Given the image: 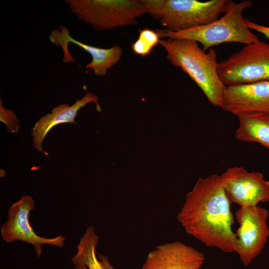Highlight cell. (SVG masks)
Returning <instances> with one entry per match:
<instances>
[{
	"label": "cell",
	"mask_w": 269,
	"mask_h": 269,
	"mask_svg": "<svg viewBox=\"0 0 269 269\" xmlns=\"http://www.w3.org/2000/svg\"><path fill=\"white\" fill-rule=\"evenodd\" d=\"M231 202L220 175L199 178L187 193L177 219L185 231L205 246L225 253H237L238 240L232 229Z\"/></svg>",
	"instance_id": "obj_1"
},
{
	"label": "cell",
	"mask_w": 269,
	"mask_h": 269,
	"mask_svg": "<svg viewBox=\"0 0 269 269\" xmlns=\"http://www.w3.org/2000/svg\"><path fill=\"white\" fill-rule=\"evenodd\" d=\"M159 44L166 52V57L196 83L214 106H222L226 88L218 74L219 63L216 51L205 52L196 41L184 38L162 39Z\"/></svg>",
	"instance_id": "obj_2"
},
{
	"label": "cell",
	"mask_w": 269,
	"mask_h": 269,
	"mask_svg": "<svg viewBox=\"0 0 269 269\" xmlns=\"http://www.w3.org/2000/svg\"><path fill=\"white\" fill-rule=\"evenodd\" d=\"M250 0L236 2L229 0L223 16L206 25L178 31L167 29H157L160 38L169 39L184 38L196 41L202 45L205 52L213 46L226 42H238L245 45L260 39L247 26L243 16L244 9L252 5Z\"/></svg>",
	"instance_id": "obj_3"
},
{
	"label": "cell",
	"mask_w": 269,
	"mask_h": 269,
	"mask_svg": "<svg viewBox=\"0 0 269 269\" xmlns=\"http://www.w3.org/2000/svg\"><path fill=\"white\" fill-rule=\"evenodd\" d=\"M146 12L166 29L178 31L206 25L219 18L229 0H141Z\"/></svg>",
	"instance_id": "obj_4"
},
{
	"label": "cell",
	"mask_w": 269,
	"mask_h": 269,
	"mask_svg": "<svg viewBox=\"0 0 269 269\" xmlns=\"http://www.w3.org/2000/svg\"><path fill=\"white\" fill-rule=\"evenodd\" d=\"M71 11L97 30L133 25L147 13L141 0H66Z\"/></svg>",
	"instance_id": "obj_5"
},
{
	"label": "cell",
	"mask_w": 269,
	"mask_h": 269,
	"mask_svg": "<svg viewBox=\"0 0 269 269\" xmlns=\"http://www.w3.org/2000/svg\"><path fill=\"white\" fill-rule=\"evenodd\" d=\"M218 74L226 86L269 82V44L245 45L219 63Z\"/></svg>",
	"instance_id": "obj_6"
},
{
	"label": "cell",
	"mask_w": 269,
	"mask_h": 269,
	"mask_svg": "<svg viewBox=\"0 0 269 269\" xmlns=\"http://www.w3.org/2000/svg\"><path fill=\"white\" fill-rule=\"evenodd\" d=\"M35 208L33 199L23 195L13 203L7 211L8 219L0 228L2 240L7 243L18 241L32 245L38 258L42 253L43 245H49L59 248L64 246L66 237L59 235L52 238H47L37 235L30 225L29 216Z\"/></svg>",
	"instance_id": "obj_7"
},
{
	"label": "cell",
	"mask_w": 269,
	"mask_h": 269,
	"mask_svg": "<svg viewBox=\"0 0 269 269\" xmlns=\"http://www.w3.org/2000/svg\"><path fill=\"white\" fill-rule=\"evenodd\" d=\"M268 211L260 206H242L235 216L240 226L236 233L242 264L248 266L262 252L269 236Z\"/></svg>",
	"instance_id": "obj_8"
},
{
	"label": "cell",
	"mask_w": 269,
	"mask_h": 269,
	"mask_svg": "<svg viewBox=\"0 0 269 269\" xmlns=\"http://www.w3.org/2000/svg\"><path fill=\"white\" fill-rule=\"evenodd\" d=\"M226 195L231 202L242 206H257L269 201V181L260 172L243 166L228 168L221 175Z\"/></svg>",
	"instance_id": "obj_9"
},
{
	"label": "cell",
	"mask_w": 269,
	"mask_h": 269,
	"mask_svg": "<svg viewBox=\"0 0 269 269\" xmlns=\"http://www.w3.org/2000/svg\"><path fill=\"white\" fill-rule=\"evenodd\" d=\"M221 108L237 116L269 113V82L227 86L223 93Z\"/></svg>",
	"instance_id": "obj_10"
},
{
	"label": "cell",
	"mask_w": 269,
	"mask_h": 269,
	"mask_svg": "<svg viewBox=\"0 0 269 269\" xmlns=\"http://www.w3.org/2000/svg\"><path fill=\"white\" fill-rule=\"evenodd\" d=\"M49 39L51 42L57 46H61L64 53L63 61L64 63L74 62L68 47L69 43L78 45L90 54L92 57L90 62L86 65V69L93 70L95 75L104 76L108 69L116 64L121 59L123 50L119 45H114L109 48H102L85 44L73 38L68 29L60 26L59 29L53 30Z\"/></svg>",
	"instance_id": "obj_11"
},
{
	"label": "cell",
	"mask_w": 269,
	"mask_h": 269,
	"mask_svg": "<svg viewBox=\"0 0 269 269\" xmlns=\"http://www.w3.org/2000/svg\"><path fill=\"white\" fill-rule=\"evenodd\" d=\"M204 255L179 241L158 245L147 255L141 269H200Z\"/></svg>",
	"instance_id": "obj_12"
},
{
	"label": "cell",
	"mask_w": 269,
	"mask_h": 269,
	"mask_svg": "<svg viewBox=\"0 0 269 269\" xmlns=\"http://www.w3.org/2000/svg\"><path fill=\"white\" fill-rule=\"evenodd\" d=\"M89 103H94L98 111L101 112L98 98L92 93H87L72 105L63 103L52 109L51 113L44 115L37 122L31 131L33 146L40 152L48 155L42 148V142L47 133L54 127L63 123L77 124L75 118L79 109Z\"/></svg>",
	"instance_id": "obj_13"
},
{
	"label": "cell",
	"mask_w": 269,
	"mask_h": 269,
	"mask_svg": "<svg viewBox=\"0 0 269 269\" xmlns=\"http://www.w3.org/2000/svg\"><path fill=\"white\" fill-rule=\"evenodd\" d=\"M239 125L235 137L240 141L257 142L269 149V113H255L237 116Z\"/></svg>",
	"instance_id": "obj_14"
},
{
	"label": "cell",
	"mask_w": 269,
	"mask_h": 269,
	"mask_svg": "<svg viewBox=\"0 0 269 269\" xmlns=\"http://www.w3.org/2000/svg\"><path fill=\"white\" fill-rule=\"evenodd\" d=\"M99 240L93 227H88L81 237L77 252L71 259L75 266L84 265L88 269H105L96 254Z\"/></svg>",
	"instance_id": "obj_15"
},
{
	"label": "cell",
	"mask_w": 269,
	"mask_h": 269,
	"mask_svg": "<svg viewBox=\"0 0 269 269\" xmlns=\"http://www.w3.org/2000/svg\"><path fill=\"white\" fill-rule=\"evenodd\" d=\"M160 36L157 30L143 28L139 30L137 39L131 45L133 52L145 57L149 55L153 48L159 44Z\"/></svg>",
	"instance_id": "obj_16"
},
{
	"label": "cell",
	"mask_w": 269,
	"mask_h": 269,
	"mask_svg": "<svg viewBox=\"0 0 269 269\" xmlns=\"http://www.w3.org/2000/svg\"><path fill=\"white\" fill-rule=\"evenodd\" d=\"M0 121L6 125L7 129L10 133L17 132L19 129V121L13 111L0 106Z\"/></svg>",
	"instance_id": "obj_17"
},
{
	"label": "cell",
	"mask_w": 269,
	"mask_h": 269,
	"mask_svg": "<svg viewBox=\"0 0 269 269\" xmlns=\"http://www.w3.org/2000/svg\"><path fill=\"white\" fill-rule=\"evenodd\" d=\"M247 26L251 30H254L263 35L269 40V26L259 24L248 19H245Z\"/></svg>",
	"instance_id": "obj_18"
},
{
	"label": "cell",
	"mask_w": 269,
	"mask_h": 269,
	"mask_svg": "<svg viewBox=\"0 0 269 269\" xmlns=\"http://www.w3.org/2000/svg\"><path fill=\"white\" fill-rule=\"evenodd\" d=\"M99 259L104 265L105 269H115L106 256L98 254Z\"/></svg>",
	"instance_id": "obj_19"
},
{
	"label": "cell",
	"mask_w": 269,
	"mask_h": 269,
	"mask_svg": "<svg viewBox=\"0 0 269 269\" xmlns=\"http://www.w3.org/2000/svg\"><path fill=\"white\" fill-rule=\"evenodd\" d=\"M73 269H88L87 267L84 265H76Z\"/></svg>",
	"instance_id": "obj_20"
}]
</instances>
